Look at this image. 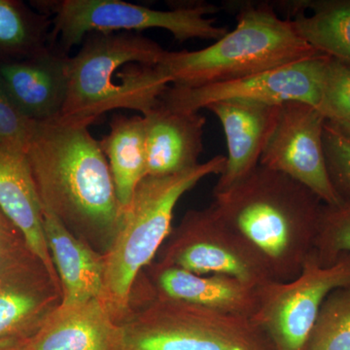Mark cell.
I'll list each match as a JSON object with an SVG mask.
<instances>
[{
  "label": "cell",
  "instance_id": "obj_19",
  "mask_svg": "<svg viewBox=\"0 0 350 350\" xmlns=\"http://www.w3.org/2000/svg\"><path fill=\"white\" fill-rule=\"evenodd\" d=\"M0 211L59 283L43 227V208L27 160L0 150ZM61 284V283H59Z\"/></svg>",
  "mask_w": 350,
  "mask_h": 350
},
{
  "label": "cell",
  "instance_id": "obj_12",
  "mask_svg": "<svg viewBox=\"0 0 350 350\" xmlns=\"http://www.w3.org/2000/svg\"><path fill=\"white\" fill-rule=\"evenodd\" d=\"M280 105L231 100L208 105L217 117L227 140L224 170L213 194L225 192L248 176L258 165L278 119Z\"/></svg>",
  "mask_w": 350,
  "mask_h": 350
},
{
  "label": "cell",
  "instance_id": "obj_18",
  "mask_svg": "<svg viewBox=\"0 0 350 350\" xmlns=\"http://www.w3.org/2000/svg\"><path fill=\"white\" fill-rule=\"evenodd\" d=\"M62 299L61 284L44 265L0 283V342L31 338Z\"/></svg>",
  "mask_w": 350,
  "mask_h": 350
},
{
  "label": "cell",
  "instance_id": "obj_25",
  "mask_svg": "<svg viewBox=\"0 0 350 350\" xmlns=\"http://www.w3.org/2000/svg\"><path fill=\"white\" fill-rule=\"evenodd\" d=\"M319 110L328 121L350 119V64L328 57Z\"/></svg>",
  "mask_w": 350,
  "mask_h": 350
},
{
  "label": "cell",
  "instance_id": "obj_15",
  "mask_svg": "<svg viewBox=\"0 0 350 350\" xmlns=\"http://www.w3.org/2000/svg\"><path fill=\"white\" fill-rule=\"evenodd\" d=\"M22 350H124L121 326L100 299L59 306Z\"/></svg>",
  "mask_w": 350,
  "mask_h": 350
},
{
  "label": "cell",
  "instance_id": "obj_11",
  "mask_svg": "<svg viewBox=\"0 0 350 350\" xmlns=\"http://www.w3.org/2000/svg\"><path fill=\"white\" fill-rule=\"evenodd\" d=\"M326 121L323 113L312 105L282 103L259 165L291 177L327 206H336L342 200L327 170L323 147Z\"/></svg>",
  "mask_w": 350,
  "mask_h": 350
},
{
  "label": "cell",
  "instance_id": "obj_6",
  "mask_svg": "<svg viewBox=\"0 0 350 350\" xmlns=\"http://www.w3.org/2000/svg\"><path fill=\"white\" fill-rule=\"evenodd\" d=\"M118 324L124 350H275L252 319L167 298L157 293L144 273Z\"/></svg>",
  "mask_w": 350,
  "mask_h": 350
},
{
  "label": "cell",
  "instance_id": "obj_3",
  "mask_svg": "<svg viewBox=\"0 0 350 350\" xmlns=\"http://www.w3.org/2000/svg\"><path fill=\"white\" fill-rule=\"evenodd\" d=\"M66 66L68 94L59 118L90 126L105 113L148 114L172 83L158 64V43L135 32H92Z\"/></svg>",
  "mask_w": 350,
  "mask_h": 350
},
{
  "label": "cell",
  "instance_id": "obj_5",
  "mask_svg": "<svg viewBox=\"0 0 350 350\" xmlns=\"http://www.w3.org/2000/svg\"><path fill=\"white\" fill-rule=\"evenodd\" d=\"M226 157L215 156L193 169L165 176L146 175L124 211L111 248L105 254V286L100 300L117 323L129 310L138 276L172 232L177 202L202 179L222 174Z\"/></svg>",
  "mask_w": 350,
  "mask_h": 350
},
{
  "label": "cell",
  "instance_id": "obj_30",
  "mask_svg": "<svg viewBox=\"0 0 350 350\" xmlns=\"http://www.w3.org/2000/svg\"><path fill=\"white\" fill-rule=\"evenodd\" d=\"M14 228H16L15 226H14L12 223L5 217V215L0 211V230L14 229ZM16 229H17V228H16Z\"/></svg>",
  "mask_w": 350,
  "mask_h": 350
},
{
  "label": "cell",
  "instance_id": "obj_14",
  "mask_svg": "<svg viewBox=\"0 0 350 350\" xmlns=\"http://www.w3.org/2000/svg\"><path fill=\"white\" fill-rule=\"evenodd\" d=\"M144 273L157 293L224 314L253 319L260 306V288L222 275H200L152 262Z\"/></svg>",
  "mask_w": 350,
  "mask_h": 350
},
{
  "label": "cell",
  "instance_id": "obj_22",
  "mask_svg": "<svg viewBox=\"0 0 350 350\" xmlns=\"http://www.w3.org/2000/svg\"><path fill=\"white\" fill-rule=\"evenodd\" d=\"M52 22L17 0H0V64L22 61L50 47Z\"/></svg>",
  "mask_w": 350,
  "mask_h": 350
},
{
  "label": "cell",
  "instance_id": "obj_31",
  "mask_svg": "<svg viewBox=\"0 0 350 350\" xmlns=\"http://www.w3.org/2000/svg\"><path fill=\"white\" fill-rule=\"evenodd\" d=\"M0 350H11V349L6 342H0Z\"/></svg>",
  "mask_w": 350,
  "mask_h": 350
},
{
  "label": "cell",
  "instance_id": "obj_23",
  "mask_svg": "<svg viewBox=\"0 0 350 350\" xmlns=\"http://www.w3.org/2000/svg\"><path fill=\"white\" fill-rule=\"evenodd\" d=\"M308 350H350V285L337 288L326 297Z\"/></svg>",
  "mask_w": 350,
  "mask_h": 350
},
{
  "label": "cell",
  "instance_id": "obj_13",
  "mask_svg": "<svg viewBox=\"0 0 350 350\" xmlns=\"http://www.w3.org/2000/svg\"><path fill=\"white\" fill-rule=\"evenodd\" d=\"M68 57L50 45L36 56L0 64V80L27 119L47 122L61 116L68 94Z\"/></svg>",
  "mask_w": 350,
  "mask_h": 350
},
{
  "label": "cell",
  "instance_id": "obj_17",
  "mask_svg": "<svg viewBox=\"0 0 350 350\" xmlns=\"http://www.w3.org/2000/svg\"><path fill=\"white\" fill-rule=\"evenodd\" d=\"M46 243L61 283V306L100 299L105 286V255L76 238L61 221L43 211Z\"/></svg>",
  "mask_w": 350,
  "mask_h": 350
},
{
  "label": "cell",
  "instance_id": "obj_8",
  "mask_svg": "<svg viewBox=\"0 0 350 350\" xmlns=\"http://www.w3.org/2000/svg\"><path fill=\"white\" fill-rule=\"evenodd\" d=\"M163 246L157 262L165 266L231 276L258 288L273 280L261 254L211 204L186 213Z\"/></svg>",
  "mask_w": 350,
  "mask_h": 350
},
{
  "label": "cell",
  "instance_id": "obj_26",
  "mask_svg": "<svg viewBox=\"0 0 350 350\" xmlns=\"http://www.w3.org/2000/svg\"><path fill=\"white\" fill-rule=\"evenodd\" d=\"M34 123L16 107L0 80V150L25 158Z\"/></svg>",
  "mask_w": 350,
  "mask_h": 350
},
{
  "label": "cell",
  "instance_id": "obj_29",
  "mask_svg": "<svg viewBox=\"0 0 350 350\" xmlns=\"http://www.w3.org/2000/svg\"><path fill=\"white\" fill-rule=\"evenodd\" d=\"M331 123L333 124L347 139L350 140V119L342 120V121L331 122Z\"/></svg>",
  "mask_w": 350,
  "mask_h": 350
},
{
  "label": "cell",
  "instance_id": "obj_16",
  "mask_svg": "<svg viewBox=\"0 0 350 350\" xmlns=\"http://www.w3.org/2000/svg\"><path fill=\"white\" fill-rule=\"evenodd\" d=\"M147 175L165 176L199 165L206 120L199 112L157 107L145 115Z\"/></svg>",
  "mask_w": 350,
  "mask_h": 350
},
{
  "label": "cell",
  "instance_id": "obj_20",
  "mask_svg": "<svg viewBox=\"0 0 350 350\" xmlns=\"http://www.w3.org/2000/svg\"><path fill=\"white\" fill-rule=\"evenodd\" d=\"M278 4L295 31L322 55L350 64V0H300Z\"/></svg>",
  "mask_w": 350,
  "mask_h": 350
},
{
  "label": "cell",
  "instance_id": "obj_27",
  "mask_svg": "<svg viewBox=\"0 0 350 350\" xmlns=\"http://www.w3.org/2000/svg\"><path fill=\"white\" fill-rule=\"evenodd\" d=\"M327 170L340 200L350 199V140L327 120L323 129Z\"/></svg>",
  "mask_w": 350,
  "mask_h": 350
},
{
  "label": "cell",
  "instance_id": "obj_7",
  "mask_svg": "<svg viewBox=\"0 0 350 350\" xmlns=\"http://www.w3.org/2000/svg\"><path fill=\"white\" fill-rule=\"evenodd\" d=\"M38 9L52 15L50 44L68 55L92 32H135L165 29L178 42L202 39L215 41L229 32L208 18L218 7L204 2L177 4L170 10H156L121 0H55L39 1Z\"/></svg>",
  "mask_w": 350,
  "mask_h": 350
},
{
  "label": "cell",
  "instance_id": "obj_4",
  "mask_svg": "<svg viewBox=\"0 0 350 350\" xmlns=\"http://www.w3.org/2000/svg\"><path fill=\"white\" fill-rule=\"evenodd\" d=\"M237 20L234 31L208 47L165 51L159 68L172 84L198 87L241 79L322 55L271 4H241Z\"/></svg>",
  "mask_w": 350,
  "mask_h": 350
},
{
  "label": "cell",
  "instance_id": "obj_24",
  "mask_svg": "<svg viewBox=\"0 0 350 350\" xmlns=\"http://www.w3.org/2000/svg\"><path fill=\"white\" fill-rule=\"evenodd\" d=\"M313 253L322 267L350 253V199L336 206L324 204Z\"/></svg>",
  "mask_w": 350,
  "mask_h": 350
},
{
  "label": "cell",
  "instance_id": "obj_1",
  "mask_svg": "<svg viewBox=\"0 0 350 350\" xmlns=\"http://www.w3.org/2000/svg\"><path fill=\"white\" fill-rule=\"evenodd\" d=\"M86 124L57 118L36 122L25 153L43 211L76 238L105 255L124 211L107 157Z\"/></svg>",
  "mask_w": 350,
  "mask_h": 350
},
{
  "label": "cell",
  "instance_id": "obj_21",
  "mask_svg": "<svg viewBox=\"0 0 350 350\" xmlns=\"http://www.w3.org/2000/svg\"><path fill=\"white\" fill-rule=\"evenodd\" d=\"M100 145L109 165L117 199L125 211L138 184L147 175L144 117L113 115L109 133Z\"/></svg>",
  "mask_w": 350,
  "mask_h": 350
},
{
  "label": "cell",
  "instance_id": "obj_2",
  "mask_svg": "<svg viewBox=\"0 0 350 350\" xmlns=\"http://www.w3.org/2000/svg\"><path fill=\"white\" fill-rule=\"evenodd\" d=\"M211 206L261 254L271 280L299 275L314 250L324 202L287 175L258 165Z\"/></svg>",
  "mask_w": 350,
  "mask_h": 350
},
{
  "label": "cell",
  "instance_id": "obj_28",
  "mask_svg": "<svg viewBox=\"0 0 350 350\" xmlns=\"http://www.w3.org/2000/svg\"><path fill=\"white\" fill-rule=\"evenodd\" d=\"M40 265H44L43 262L34 254L19 230H0V283L17 278Z\"/></svg>",
  "mask_w": 350,
  "mask_h": 350
},
{
  "label": "cell",
  "instance_id": "obj_10",
  "mask_svg": "<svg viewBox=\"0 0 350 350\" xmlns=\"http://www.w3.org/2000/svg\"><path fill=\"white\" fill-rule=\"evenodd\" d=\"M327 59L326 55H320L259 75L204 86L170 84L161 96V105L174 111L199 112L223 100H251L269 105L301 101L319 109Z\"/></svg>",
  "mask_w": 350,
  "mask_h": 350
},
{
  "label": "cell",
  "instance_id": "obj_9",
  "mask_svg": "<svg viewBox=\"0 0 350 350\" xmlns=\"http://www.w3.org/2000/svg\"><path fill=\"white\" fill-rule=\"evenodd\" d=\"M350 285V253L322 267L312 253L298 276L260 287L259 310L253 320L268 334L275 350H308L310 334L326 297Z\"/></svg>",
  "mask_w": 350,
  "mask_h": 350
}]
</instances>
